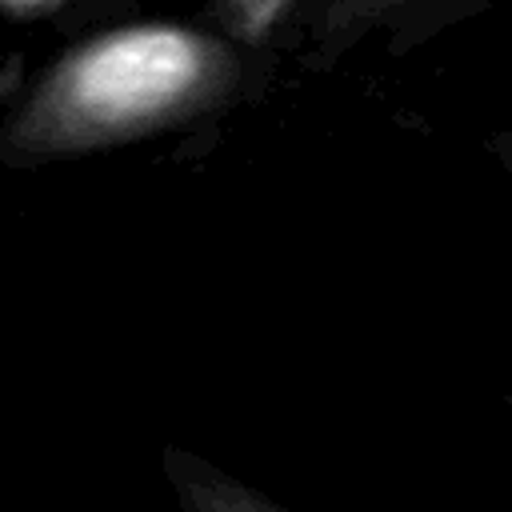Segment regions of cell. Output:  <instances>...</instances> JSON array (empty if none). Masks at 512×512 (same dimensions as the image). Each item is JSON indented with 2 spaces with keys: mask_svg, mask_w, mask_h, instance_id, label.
I'll return each mask as SVG.
<instances>
[{
  "mask_svg": "<svg viewBox=\"0 0 512 512\" xmlns=\"http://www.w3.org/2000/svg\"><path fill=\"white\" fill-rule=\"evenodd\" d=\"M160 472L180 512H292L268 492L244 484L240 476L180 444H168L160 452Z\"/></svg>",
  "mask_w": 512,
  "mask_h": 512,
  "instance_id": "cell-3",
  "label": "cell"
},
{
  "mask_svg": "<svg viewBox=\"0 0 512 512\" xmlns=\"http://www.w3.org/2000/svg\"><path fill=\"white\" fill-rule=\"evenodd\" d=\"M276 64V52L196 16L92 32L44 64L0 116V164L28 172L192 132L260 100Z\"/></svg>",
  "mask_w": 512,
  "mask_h": 512,
  "instance_id": "cell-1",
  "label": "cell"
},
{
  "mask_svg": "<svg viewBox=\"0 0 512 512\" xmlns=\"http://www.w3.org/2000/svg\"><path fill=\"white\" fill-rule=\"evenodd\" d=\"M308 0H204L200 16L208 28L260 48V52H284L296 44V24Z\"/></svg>",
  "mask_w": 512,
  "mask_h": 512,
  "instance_id": "cell-4",
  "label": "cell"
},
{
  "mask_svg": "<svg viewBox=\"0 0 512 512\" xmlns=\"http://www.w3.org/2000/svg\"><path fill=\"white\" fill-rule=\"evenodd\" d=\"M496 4L500 0H308L296 24V48L312 72L336 68L368 40H380L388 56H408Z\"/></svg>",
  "mask_w": 512,
  "mask_h": 512,
  "instance_id": "cell-2",
  "label": "cell"
},
{
  "mask_svg": "<svg viewBox=\"0 0 512 512\" xmlns=\"http://www.w3.org/2000/svg\"><path fill=\"white\" fill-rule=\"evenodd\" d=\"M24 60H20V52H12V48H4L0 44V116L12 108V100L24 92Z\"/></svg>",
  "mask_w": 512,
  "mask_h": 512,
  "instance_id": "cell-5",
  "label": "cell"
},
{
  "mask_svg": "<svg viewBox=\"0 0 512 512\" xmlns=\"http://www.w3.org/2000/svg\"><path fill=\"white\" fill-rule=\"evenodd\" d=\"M64 0H0V8H8L12 16H20V20H36V16H48V12H56Z\"/></svg>",
  "mask_w": 512,
  "mask_h": 512,
  "instance_id": "cell-6",
  "label": "cell"
}]
</instances>
